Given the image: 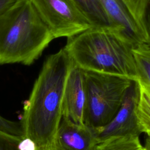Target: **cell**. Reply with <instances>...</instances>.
<instances>
[{
	"label": "cell",
	"mask_w": 150,
	"mask_h": 150,
	"mask_svg": "<svg viewBox=\"0 0 150 150\" xmlns=\"http://www.w3.org/2000/svg\"><path fill=\"white\" fill-rule=\"evenodd\" d=\"M72 63L64 47L48 56L23 103L22 137L33 141L36 147H48L55 138L62 117L65 83Z\"/></svg>",
	"instance_id": "1"
},
{
	"label": "cell",
	"mask_w": 150,
	"mask_h": 150,
	"mask_svg": "<svg viewBox=\"0 0 150 150\" xmlns=\"http://www.w3.org/2000/svg\"><path fill=\"white\" fill-rule=\"evenodd\" d=\"M135 45L114 27H92L67 38L64 48L73 63L83 70L137 80Z\"/></svg>",
	"instance_id": "2"
},
{
	"label": "cell",
	"mask_w": 150,
	"mask_h": 150,
	"mask_svg": "<svg viewBox=\"0 0 150 150\" xmlns=\"http://www.w3.org/2000/svg\"><path fill=\"white\" fill-rule=\"evenodd\" d=\"M53 39L29 0H16L0 14V64L29 66Z\"/></svg>",
	"instance_id": "3"
},
{
	"label": "cell",
	"mask_w": 150,
	"mask_h": 150,
	"mask_svg": "<svg viewBox=\"0 0 150 150\" xmlns=\"http://www.w3.org/2000/svg\"><path fill=\"white\" fill-rule=\"evenodd\" d=\"M86 100L84 124L95 130L108 124L120 109L132 80L84 70Z\"/></svg>",
	"instance_id": "4"
},
{
	"label": "cell",
	"mask_w": 150,
	"mask_h": 150,
	"mask_svg": "<svg viewBox=\"0 0 150 150\" xmlns=\"http://www.w3.org/2000/svg\"><path fill=\"white\" fill-rule=\"evenodd\" d=\"M54 39L70 38L93 23L72 0H29Z\"/></svg>",
	"instance_id": "5"
},
{
	"label": "cell",
	"mask_w": 150,
	"mask_h": 150,
	"mask_svg": "<svg viewBox=\"0 0 150 150\" xmlns=\"http://www.w3.org/2000/svg\"><path fill=\"white\" fill-rule=\"evenodd\" d=\"M138 98V83L137 80H133L114 117L106 125L93 130L98 141L111 137L139 136L141 132L135 112Z\"/></svg>",
	"instance_id": "6"
},
{
	"label": "cell",
	"mask_w": 150,
	"mask_h": 150,
	"mask_svg": "<svg viewBox=\"0 0 150 150\" xmlns=\"http://www.w3.org/2000/svg\"><path fill=\"white\" fill-rule=\"evenodd\" d=\"M86 100L84 70L73 62L64 86L62 99V117L76 124L83 125Z\"/></svg>",
	"instance_id": "7"
},
{
	"label": "cell",
	"mask_w": 150,
	"mask_h": 150,
	"mask_svg": "<svg viewBox=\"0 0 150 150\" xmlns=\"http://www.w3.org/2000/svg\"><path fill=\"white\" fill-rule=\"evenodd\" d=\"M98 142L94 131L62 117L50 150H93Z\"/></svg>",
	"instance_id": "8"
},
{
	"label": "cell",
	"mask_w": 150,
	"mask_h": 150,
	"mask_svg": "<svg viewBox=\"0 0 150 150\" xmlns=\"http://www.w3.org/2000/svg\"><path fill=\"white\" fill-rule=\"evenodd\" d=\"M114 28L123 33L135 45L145 43L132 16L121 0H98Z\"/></svg>",
	"instance_id": "9"
},
{
	"label": "cell",
	"mask_w": 150,
	"mask_h": 150,
	"mask_svg": "<svg viewBox=\"0 0 150 150\" xmlns=\"http://www.w3.org/2000/svg\"><path fill=\"white\" fill-rule=\"evenodd\" d=\"M139 86V98L136 107V116L141 133L150 136V86L140 80H137Z\"/></svg>",
	"instance_id": "10"
},
{
	"label": "cell",
	"mask_w": 150,
	"mask_h": 150,
	"mask_svg": "<svg viewBox=\"0 0 150 150\" xmlns=\"http://www.w3.org/2000/svg\"><path fill=\"white\" fill-rule=\"evenodd\" d=\"M94 27H114L98 0H72Z\"/></svg>",
	"instance_id": "11"
},
{
	"label": "cell",
	"mask_w": 150,
	"mask_h": 150,
	"mask_svg": "<svg viewBox=\"0 0 150 150\" xmlns=\"http://www.w3.org/2000/svg\"><path fill=\"white\" fill-rule=\"evenodd\" d=\"M139 136L111 137L98 141L93 150H140L142 148Z\"/></svg>",
	"instance_id": "12"
},
{
	"label": "cell",
	"mask_w": 150,
	"mask_h": 150,
	"mask_svg": "<svg viewBox=\"0 0 150 150\" xmlns=\"http://www.w3.org/2000/svg\"><path fill=\"white\" fill-rule=\"evenodd\" d=\"M134 54L138 80L150 86V45L140 43L134 46Z\"/></svg>",
	"instance_id": "13"
},
{
	"label": "cell",
	"mask_w": 150,
	"mask_h": 150,
	"mask_svg": "<svg viewBox=\"0 0 150 150\" xmlns=\"http://www.w3.org/2000/svg\"><path fill=\"white\" fill-rule=\"evenodd\" d=\"M22 138L0 128V150H19L18 145Z\"/></svg>",
	"instance_id": "14"
},
{
	"label": "cell",
	"mask_w": 150,
	"mask_h": 150,
	"mask_svg": "<svg viewBox=\"0 0 150 150\" xmlns=\"http://www.w3.org/2000/svg\"><path fill=\"white\" fill-rule=\"evenodd\" d=\"M142 33L145 43L150 45V0L149 1L145 15Z\"/></svg>",
	"instance_id": "15"
},
{
	"label": "cell",
	"mask_w": 150,
	"mask_h": 150,
	"mask_svg": "<svg viewBox=\"0 0 150 150\" xmlns=\"http://www.w3.org/2000/svg\"><path fill=\"white\" fill-rule=\"evenodd\" d=\"M19 150H36V146L31 139L27 138H22L19 145Z\"/></svg>",
	"instance_id": "16"
},
{
	"label": "cell",
	"mask_w": 150,
	"mask_h": 150,
	"mask_svg": "<svg viewBox=\"0 0 150 150\" xmlns=\"http://www.w3.org/2000/svg\"><path fill=\"white\" fill-rule=\"evenodd\" d=\"M16 0H0V14L11 6Z\"/></svg>",
	"instance_id": "17"
},
{
	"label": "cell",
	"mask_w": 150,
	"mask_h": 150,
	"mask_svg": "<svg viewBox=\"0 0 150 150\" xmlns=\"http://www.w3.org/2000/svg\"><path fill=\"white\" fill-rule=\"evenodd\" d=\"M144 147L145 148L146 150H150V136H146L145 140V144Z\"/></svg>",
	"instance_id": "18"
},
{
	"label": "cell",
	"mask_w": 150,
	"mask_h": 150,
	"mask_svg": "<svg viewBox=\"0 0 150 150\" xmlns=\"http://www.w3.org/2000/svg\"><path fill=\"white\" fill-rule=\"evenodd\" d=\"M36 150H50L49 147H44V148H40V147H36Z\"/></svg>",
	"instance_id": "19"
},
{
	"label": "cell",
	"mask_w": 150,
	"mask_h": 150,
	"mask_svg": "<svg viewBox=\"0 0 150 150\" xmlns=\"http://www.w3.org/2000/svg\"><path fill=\"white\" fill-rule=\"evenodd\" d=\"M140 150H146V149H145V148L144 146H142V148Z\"/></svg>",
	"instance_id": "20"
}]
</instances>
